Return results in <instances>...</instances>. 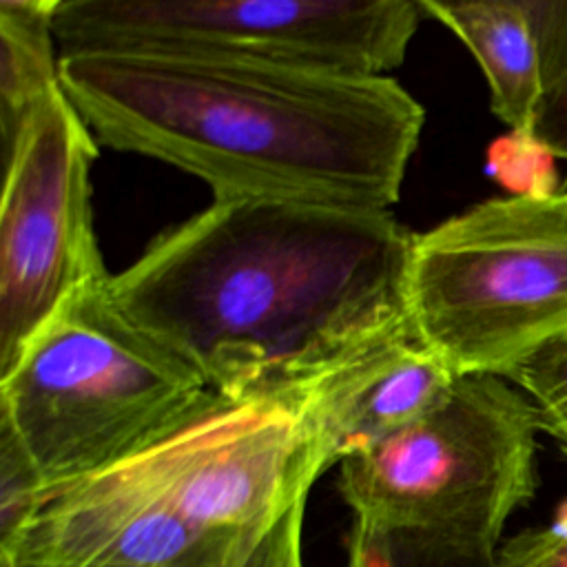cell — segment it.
<instances>
[{
	"label": "cell",
	"mask_w": 567,
	"mask_h": 567,
	"mask_svg": "<svg viewBox=\"0 0 567 567\" xmlns=\"http://www.w3.org/2000/svg\"><path fill=\"white\" fill-rule=\"evenodd\" d=\"M489 567H567V501L547 525L501 543Z\"/></svg>",
	"instance_id": "obj_16"
},
{
	"label": "cell",
	"mask_w": 567,
	"mask_h": 567,
	"mask_svg": "<svg viewBox=\"0 0 567 567\" xmlns=\"http://www.w3.org/2000/svg\"><path fill=\"white\" fill-rule=\"evenodd\" d=\"M47 496L38 467L0 421V567H16L22 538Z\"/></svg>",
	"instance_id": "obj_12"
},
{
	"label": "cell",
	"mask_w": 567,
	"mask_h": 567,
	"mask_svg": "<svg viewBox=\"0 0 567 567\" xmlns=\"http://www.w3.org/2000/svg\"><path fill=\"white\" fill-rule=\"evenodd\" d=\"M306 507L295 509L259 547L246 567H303L301 532Z\"/></svg>",
	"instance_id": "obj_18"
},
{
	"label": "cell",
	"mask_w": 567,
	"mask_h": 567,
	"mask_svg": "<svg viewBox=\"0 0 567 567\" xmlns=\"http://www.w3.org/2000/svg\"><path fill=\"white\" fill-rule=\"evenodd\" d=\"M60 0H0V131L11 142L60 80L53 16Z\"/></svg>",
	"instance_id": "obj_11"
},
{
	"label": "cell",
	"mask_w": 567,
	"mask_h": 567,
	"mask_svg": "<svg viewBox=\"0 0 567 567\" xmlns=\"http://www.w3.org/2000/svg\"><path fill=\"white\" fill-rule=\"evenodd\" d=\"M458 377L403 328L317 381V414L334 465L430 414Z\"/></svg>",
	"instance_id": "obj_9"
},
{
	"label": "cell",
	"mask_w": 567,
	"mask_h": 567,
	"mask_svg": "<svg viewBox=\"0 0 567 567\" xmlns=\"http://www.w3.org/2000/svg\"><path fill=\"white\" fill-rule=\"evenodd\" d=\"M489 175L512 195H554V155L534 137L512 133L498 137L487 153Z\"/></svg>",
	"instance_id": "obj_15"
},
{
	"label": "cell",
	"mask_w": 567,
	"mask_h": 567,
	"mask_svg": "<svg viewBox=\"0 0 567 567\" xmlns=\"http://www.w3.org/2000/svg\"><path fill=\"white\" fill-rule=\"evenodd\" d=\"M505 379L527 396L540 430L551 434L567 456V330L529 352Z\"/></svg>",
	"instance_id": "obj_13"
},
{
	"label": "cell",
	"mask_w": 567,
	"mask_h": 567,
	"mask_svg": "<svg viewBox=\"0 0 567 567\" xmlns=\"http://www.w3.org/2000/svg\"><path fill=\"white\" fill-rule=\"evenodd\" d=\"M538 430L507 379L458 377L430 414L341 458L352 525L492 565L509 516L534 496Z\"/></svg>",
	"instance_id": "obj_4"
},
{
	"label": "cell",
	"mask_w": 567,
	"mask_h": 567,
	"mask_svg": "<svg viewBox=\"0 0 567 567\" xmlns=\"http://www.w3.org/2000/svg\"><path fill=\"white\" fill-rule=\"evenodd\" d=\"M534 137L558 159L567 162V75L545 95Z\"/></svg>",
	"instance_id": "obj_19"
},
{
	"label": "cell",
	"mask_w": 567,
	"mask_h": 567,
	"mask_svg": "<svg viewBox=\"0 0 567 567\" xmlns=\"http://www.w3.org/2000/svg\"><path fill=\"white\" fill-rule=\"evenodd\" d=\"M416 0H60V55L164 49L390 75L421 20Z\"/></svg>",
	"instance_id": "obj_6"
},
{
	"label": "cell",
	"mask_w": 567,
	"mask_h": 567,
	"mask_svg": "<svg viewBox=\"0 0 567 567\" xmlns=\"http://www.w3.org/2000/svg\"><path fill=\"white\" fill-rule=\"evenodd\" d=\"M390 208L219 197L111 277L117 306L226 396L308 385L408 328Z\"/></svg>",
	"instance_id": "obj_1"
},
{
	"label": "cell",
	"mask_w": 567,
	"mask_h": 567,
	"mask_svg": "<svg viewBox=\"0 0 567 567\" xmlns=\"http://www.w3.org/2000/svg\"><path fill=\"white\" fill-rule=\"evenodd\" d=\"M523 7L536 42L547 95L567 75V0H523Z\"/></svg>",
	"instance_id": "obj_17"
},
{
	"label": "cell",
	"mask_w": 567,
	"mask_h": 567,
	"mask_svg": "<svg viewBox=\"0 0 567 567\" xmlns=\"http://www.w3.org/2000/svg\"><path fill=\"white\" fill-rule=\"evenodd\" d=\"M95 140L182 168L219 197L392 208L425 111L392 75L164 49L62 55Z\"/></svg>",
	"instance_id": "obj_2"
},
{
	"label": "cell",
	"mask_w": 567,
	"mask_h": 567,
	"mask_svg": "<svg viewBox=\"0 0 567 567\" xmlns=\"http://www.w3.org/2000/svg\"><path fill=\"white\" fill-rule=\"evenodd\" d=\"M346 551V567H489L414 536L368 532L357 525L350 527Z\"/></svg>",
	"instance_id": "obj_14"
},
{
	"label": "cell",
	"mask_w": 567,
	"mask_h": 567,
	"mask_svg": "<svg viewBox=\"0 0 567 567\" xmlns=\"http://www.w3.org/2000/svg\"><path fill=\"white\" fill-rule=\"evenodd\" d=\"M405 312L456 377H507L567 330V193L485 199L412 233Z\"/></svg>",
	"instance_id": "obj_5"
},
{
	"label": "cell",
	"mask_w": 567,
	"mask_h": 567,
	"mask_svg": "<svg viewBox=\"0 0 567 567\" xmlns=\"http://www.w3.org/2000/svg\"><path fill=\"white\" fill-rule=\"evenodd\" d=\"M111 277L73 292L0 372V421L49 496L126 458L208 392L186 361L128 319Z\"/></svg>",
	"instance_id": "obj_3"
},
{
	"label": "cell",
	"mask_w": 567,
	"mask_h": 567,
	"mask_svg": "<svg viewBox=\"0 0 567 567\" xmlns=\"http://www.w3.org/2000/svg\"><path fill=\"white\" fill-rule=\"evenodd\" d=\"M257 551L197 529L117 461L47 498L16 567H246Z\"/></svg>",
	"instance_id": "obj_8"
},
{
	"label": "cell",
	"mask_w": 567,
	"mask_h": 567,
	"mask_svg": "<svg viewBox=\"0 0 567 567\" xmlns=\"http://www.w3.org/2000/svg\"><path fill=\"white\" fill-rule=\"evenodd\" d=\"M95 135L62 84L2 146L0 372L80 288L106 277L91 215Z\"/></svg>",
	"instance_id": "obj_7"
},
{
	"label": "cell",
	"mask_w": 567,
	"mask_h": 567,
	"mask_svg": "<svg viewBox=\"0 0 567 567\" xmlns=\"http://www.w3.org/2000/svg\"><path fill=\"white\" fill-rule=\"evenodd\" d=\"M421 13L450 29L478 62L492 111L512 133L534 135L545 97L540 60L523 0H416Z\"/></svg>",
	"instance_id": "obj_10"
}]
</instances>
